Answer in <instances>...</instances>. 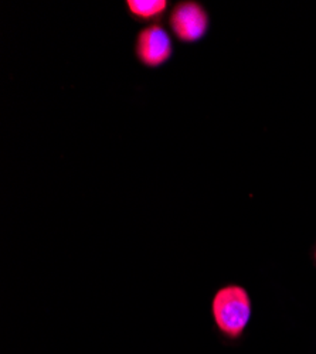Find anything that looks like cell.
Returning a JSON list of instances; mask_svg holds the SVG:
<instances>
[{
    "mask_svg": "<svg viewBox=\"0 0 316 354\" xmlns=\"http://www.w3.org/2000/svg\"><path fill=\"white\" fill-rule=\"evenodd\" d=\"M169 8L166 0H128L129 15L139 21H155L160 19Z\"/></svg>",
    "mask_w": 316,
    "mask_h": 354,
    "instance_id": "obj_4",
    "label": "cell"
},
{
    "mask_svg": "<svg viewBox=\"0 0 316 354\" xmlns=\"http://www.w3.org/2000/svg\"><path fill=\"white\" fill-rule=\"evenodd\" d=\"M167 23L174 36L185 44L202 41L210 28L206 8L196 0H182L171 8Z\"/></svg>",
    "mask_w": 316,
    "mask_h": 354,
    "instance_id": "obj_2",
    "label": "cell"
},
{
    "mask_svg": "<svg viewBox=\"0 0 316 354\" xmlns=\"http://www.w3.org/2000/svg\"><path fill=\"white\" fill-rule=\"evenodd\" d=\"M138 62L148 68L165 66L174 55V41L160 23H151L139 30L135 41Z\"/></svg>",
    "mask_w": 316,
    "mask_h": 354,
    "instance_id": "obj_3",
    "label": "cell"
},
{
    "mask_svg": "<svg viewBox=\"0 0 316 354\" xmlns=\"http://www.w3.org/2000/svg\"><path fill=\"white\" fill-rule=\"evenodd\" d=\"M214 330L225 346H240L252 317V301L247 288L239 283L220 286L210 302Z\"/></svg>",
    "mask_w": 316,
    "mask_h": 354,
    "instance_id": "obj_1",
    "label": "cell"
},
{
    "mask_svg": "<svg viewBox=\"0 0 316 354\" xmlns=\"http://www.w3.org/2000/svg\"><path fill=\"white\" fill-rule=\"evenodd\" d=\"M312 258H313V262L316 263V243H315V247H313V251H312Z\"/></svg>",
    "mask_w": 316,
    "mask_h": 354,
    "instance_id": "obj_5",
    "label": "cell"
}]
</instances>
